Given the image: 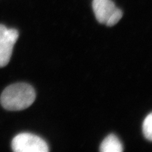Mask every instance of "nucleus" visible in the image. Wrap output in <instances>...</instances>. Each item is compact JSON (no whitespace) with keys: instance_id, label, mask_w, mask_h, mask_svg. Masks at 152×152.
<instances>
[{"instance_id":"obj_6","label":"nucleus","mask_w":152,"mask_h":152,"mask_svg":"<svg viewBox=\"0 0 152 152\" xmlns=\"http://www.w3.org/2000/svg\"><path fill=\"white\" fill-rule=\"evenodd\" d=\"M142 132L147 140H152V113H150L146 117L142 124Z\"/></svg>"},{"instance_id":"obj_3","label":"nucleus","mask_w":152,"mask_h":152,"mask_svg":"<svg viewBox=\"0 0 152 152\" xmlns=\"http://www.w3.org/2000/svg\"><path fill=\"white\" fill-rule=\"evenodd\" d=\"M18 37V32L16 29L0 24V68L9 63Z\"/></svg>"},{"instance_id":"obj_7","label":"nucleus","mask_w":152,"mask_h":152,"mask_svg":"<svg viewBox=\"0 0 152 152\" xmlns=\"http://www.w3.org/2000/svg\"><path fill=\"white\" fill-rule=\"evenodd\" d=\"M122 17V12L120 9L117 8L114 11L113 13L112 14V15L110 17V18H108V20H107L105 24L109 27L115 26L116 23H117L118 21L121 20Z\"/></svg>"},{"instance_id":"obj_1","label":"nucleus","mask_w":152,"mask_h":152,"mask_svg":"<svg viewBox=\"0 0 152 152\" xmlns=\"http://www.w3.org/2000/svg\"><path fill=\"white\" fill-rule=\"evenodd\" d=\"M36 99V93L31 85L26 83H16L4 89L0 102L7 110H22L30 107Z\"/></svg>"},{"instance_id":"obj_5","label":"nucleus","mask_w":152,"mask_h":152,"mask_svg":"<svg viewBox=\"0 0 152 152\" xmlns=\"http://www.w3.org/2000/svg\"><path fill=\"white\" fill-rule=\"evenodd\" d=\"M99 150L102 152H121L123 151V146L118 137L111 134L102 141Z\"/></svg>"},{"instance_id":"obj_4","label":"nucleus","mask_w":152,"mask_h":152,"mask_svg":"<svg viewBox=\"0 0 152 152\" xmlns=\"http://www.w3.org/2000/svg\"><path fill=\"white\" fill-rule=\"evenodd\" d=\"M117 7L112 0H93V9L97 20L106 23Z\"/></svg>"},{"instance_id":"obj_2","label":"nucleus","mask_w":152,"mask_h":152,"mask_svg":"<svg viewBox=\"0 0 152 152\" xmlns=\"http://www.w3.org/2000/svg\"><path fill=\"white\" fill-rule=\"evenodd\" d=\"M12 148L15 152H47L48 145L41 137L31 133H20L14 137Z\"/></svg>"}]
</instances>
